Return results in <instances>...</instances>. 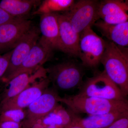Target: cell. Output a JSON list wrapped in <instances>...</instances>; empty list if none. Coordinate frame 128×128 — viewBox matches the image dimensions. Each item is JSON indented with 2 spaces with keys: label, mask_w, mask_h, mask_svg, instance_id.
Masks as SVG:
<instances>
[{
  "label": "cell",
  "mask_w": 128,
  "mask_h": 128,
  "mask_svg": "<svg viewBox=\"0 0 128 128\" xmlns=\"http://www.w3.org/2000/svg\"><path fill=\"white\" fill-rule=\"evenodd\" d=\"M100 63L103 65L107 75L126 98L128 94V48L106 41V48Z\"/></svg>",
  "instance_id": "cell-1"
},
{
  "label": "cell",
  "mask_w": 128,
  "mask_h": 128,
  "mask_svg": "<svg viewBox=\"0 0 128 128\" xmlns=\"http://www.w3.org/2000/svg\"><path fill=\"white\" fill-rule=\"evenodd\" d=\"M58 102L64 104L76 114L91 115L108 113L117 110H128V101L113 100L81 96L78 94L59 97Z\"/></svg>",
  "instance_id": "cell-2"
},
{
  "label": "cell",
  "mask_w": 128,
  "mask_h": 128,
  "mask_svg": "<svg viewBox=\"0 0 128 128\" xmlns=\"http://www.w3.org/2000/svg\"><path fill=\"white\" fill-rule=\"evenodd\" d=\"M48 78L54 89L67 91L80 87L83 82L84 68L73 61H66L46 69Z\"/></svg>",
  "instance_id": "cell-3"
},
{
  "label": "cell",
  "mask_w": 128,
  "mask_h": 128,
  "mask_svg": "<svg viewBox=\"0 0 128 128\" xmlns=\"http://www.w3.org/2000/svg\"><path fill=\"white\" fill-rule=\"evenodd\" d=\"M78 95L113 100H127L118 86L108 76L104 70L98 72L83 81Z\"/></svg>",
  "instance_id": "cell-4"
},
{
  "label": "cell",
  "mask_w": 128,
  "mask_h": 128,
  "mask_svg": "<svg viewBox=\"0 0 128 128\" xmlns=\"http://www.w3.org/2000/svg\"><path fill=\"white\" fill-rule=\"evenodd\" d=\"M106 41L89 28L80 34L79 48L82 65L84 68L95 69L100 64L105 51Z\"/></svg>",
  "instance_id": "cell-5"
},
{
  "label": "cell",
  "mask_w": 128,
  "mask_h": 128,
  "mask_svg": "<svg viewBox=\"0 0 128 128\" xmlns=\"http://www.w3.org/2000/svg\"><path fill=\"white\" fill-rule=\"evenodd\" d=\"M100 2L96 0H80L75 2L64 14L67 17L73 30L80 34L91 28L98 20Z\"/></svg>",
  "instance_id": "cell-6"
},
{
  "label": "cell",
  "mask_w": 128,
  "mask_h": 128,
  "mask_svg": "<svg viewBox=\"0 0 128 128\" xmlns=\"http://www.w3.org/2000/svg\"><path fill=\"white\" fill-rule=\"evenodd\" d=\"M60 96L56 89L48 88L25 111L22 122L23 128H31L40 120L52 112L59 105Z\"/></svg>",
  "instance_id": "cell-7"
},
{
  "label": "cell",
  "mask_w": 128,
  "mask_h": 128,
  "mask_svg": "<svg viewBox=\"0 0 128 128\" xmlns=\"http://www.w3.org/2000/svg\"><path fill=\"white\" fill-rule=\"evenodd\" d=\"M53 51L45 41L40 38L20 66L4 81L8 84L12 79L22 73L32 74L50 58Z\"/></svg>",
  "instance_id": "cell-8"
},
{
  "label": "cell",
  "mask_w": 128,
  "mask_h": 128,
  "mask_svg": "<svg viewBox=\"0 0 128 128\" xmlns=\"http://www.w3.org/2000/svg\"><path fill=\"white\" fill-rule=\"evenodd\" d=\"M50 82L48 76L36 81L16 96L0 105V112L27 108L48 88Z\"/></svg>",
  "instance_id": "cell-9"
},
{
  "label": "cell",
  "mask_w": 128,
  "mask_h": 128,
  "mask_svg": "<svg viewBox=\"0 0 128 128\" xmlns=\"http://www.w3.org/2000/svg\"><path fill=\"white\" fill-rule=\"evenodd\" d=\"M40 33L39 29L32 27L17 43L12 50L7 70L2 78L3 80H6L20 66L32 48L38 41Z\"/></svg>",
  "instance_id": "cell-10"
},
{
  "label": "cell",
  "mask_w": 128,
  "mask_h": 128,
  "mask_svg": "<svg viewBox=\"0 0 128 128\" xmlns=\"http://www.w3.org/2000/svg\"><path fill=\"white\" fill-rule=\"evenodd\" d=\"M32 27L31 21L24 18H16L0 25V52L14 47Z\"/></svg>",
  "instance_id": "cell-11"
},
{
  "label": "cell",
  "mask_w": 128,
  "mask_h": 128,
  "mask_svg": "<svg viewBox=\"0 0 128 128\" xmlns=\"http://www.w3.org/2000/svg\"><path fill=\"white\" fill-rule=\"evenodd\" d=\"M57 16L61 51L72 56L79 57L80 34L73 30L64 14H57Z\"/></svg>",
  "instance_id": "cell-12"
},
{
  "label": "cell",
  "mask_w": 128,
  "mask_h": 128,
  "mask_svg": "<svg viewBox=\"0 0 128 128\" xmlns=\"http://www.w3.org/2000/svg\"><path fill=\"white\" fill-rule=\"evenodd\" d=\"M46 69L41 66L32 74L22 73L15 76L8 83L9 87L1 98L0 105L16 96L36 81L38 79L48 77Z\"/></svg>",
  "instance_id": "cell-13"
},
{
  "label": "cell",
  "mask_w": 128,
  "mask_h": 128,
  "mask_svg": "<svg viewBox=\"0 0 128 128\" xmlns=\"http://www.w3.org/2000/svg\"><path fill=\"white\" fill-rule=\"evenodd\" d=\"M73 113V121L70 126L85 128H106L118 119L128 117V110H117L105 114L91 115L86 118H80Z\"/></svg>",
  "instance_id": "cell-14"
},
{
  "label": "cell",
  "mask_w": 128,
  "mask_h": 128,
  "mask_svg": "<svg viewBox=\"0 0 128 128\" xmlns=\"http://www.w3.org/2000/svg\"><path fill=\"white\" fill-rule=\"evenodd\" d=\"M41 16L39 30L42 34L41 38L53 50L61 51L57 13H49Z\"/></svg>",
  "instance_id": "cell-15"
},
{
  "label": "cell",
  "mask_w": 128,
  "mask_h": 128,
  "mask_svg": "<svg viewBox=\"0 0 128 128\" xmlns=\"http://www.w3.org/2000/svg\"><path fill=\"white\" fill-rule=\"evenodd\" d=\"M94 25L108 41L120 47H128V21L120 24L112 25L105 23L102 20H98Z\"/></svg>",
  "instance_id": "cell-16"
},
{
  "label": "cell",
  "mask_w": 128,
  "mask_h": 128,
  "mask_svg": "<svg viewBox=\"0 0 128 128\" xmlns=\"http://www.w3.org/2000/svg\"><path fill=\"white\" fill-rule=\"evenodd\" d=\"M40 1L36 0H2L0 8L14 18H23Z\"/></svg>",
  "instance_id": "cell-17"
},
{
  "label": "cell",
  "mask_w": 128,
  "mask_h": 128,
  "mask_svg": "<svg viewBox=\"0 0 128 128\" xmlns=\"http://www.w3.org/2000/svg\"><path fill=\"white\" fill-rule=\"evenodd\" d=\"M73 0H45L33 13L40 15L68 10L74 3Z\"/></svg>",
  "instance_id": "cell-18"
},
{
  "label": "cell",
  "mask_w": 128,
  "mask_h": 128,
  "mask_svg": "<svg viewBox=\"0 0 128 128\" xmlns=\"http://www.w3.org/2000/svg\"><path fill=\"white\" fill-rule=\"evenodd\" d=\"M128 10V1L121 0H105L99 2L98 15L99 18L107 15L120 12H127Z\"/></svg>",
  "instance_id": "cell-19"
},
{
  "label": "cell",
  "mask_w": 128,
  "mask_h": 128,
  "mask_svg": "<svg viewBox=\"0 0 128 128\" xmlns=\"http://www.w3.org/2000/svg\"><path fill=\"white\" fill-rule=\"evenodd\" d=\"M25 111L22 109H12L0 112V122H12L22 123L25 118Z\"/></svg>",
  "instance_id": "cell-20"
},
{
  "label": "cell",
  "mask_w": 128,
  "mask_h": 128,
  "mask_svg": "<svg viewBox=\"0 0 128 128\" xmlns=\"http://www.w3.org/2000/svg\"><path fill=\"white\" fill-rule=\"evenodd\" d=\"M101 18L105 23L112 25H116L128 21V16L127 12H123L104 16Z\"/></svg>",
  "instance_id": "cell-21"
},
{
  "label": "cell",
  "mask_w": 128,
  "mask_h": 128,
  "mask_svg": "<svg viewBox=\"0 0 128 128\" xmlns=\"http://www.w3.org/2000/svg\"><path fill=\"white\" fill-rule=\"evenodd\" d=\"M12 50L0 57V80L3 78L7 70Z\"/></svg>",
  "instance_id": "cell-22"
},
{
  "label": "cell",
  "mask_w": 128,
  "mask_h": 128,
  "mask_svg": "<svg viewBox=\"0 0 128 128\" xmlns=\"http://www.w3.org/2000/svg\"><path fill=\"white\" fill-rule=\"evenodd\" d=\"M106 128H128V117L118 119Z\"/></svg>",
  "instance_id": "cell-23"
},
{
  "label": "cell",
  "mask_w": 128,
  "mask_h": 128,
  "mask_svg": "<svg viewBox=\"0 0 128 128\" xmlns=\"http://www.w3.org/2000/svg\"><path fill=\"white\" fill-rule=\"evenodd\" d=\"M16 18L10 16L4 10L0 8V25L8 22Z\"/></svg>",
  "instance_id": "cell-24"
},
{
  "label": "cell",
  "mask_w": 128,
  "mask_h": 128,
  "mask_svg": "<svg viewBox=\"0 0 128 128\" xmlns=\"http://www.w3.org/2000/svg\"><path fill=\"white\" fill-rule=\"evenodd\" d=\"M0 128H23L22 123L12 122H0Z\"/></svg>",
  "instance_id": "cell-25"
},
{
  "label": "cell",
  "mask_w": 128,
  "mask_h": 128,
  "mask_svg": "<svg viewBox=\"0 0 128 128\" xmlns=\"http://www.w3.org/2000/svg\"><path fill=\"white\" fill-rule=\"evenodd\" d=\"M31 128H45L43 125L41 123L38 122L34 124Z\"/></svg>",
  "instance_id": "cell-26"
},
{
  "label": "cell",
  "mask_w": 128,
  "mask_h": 128,
  "mask_svg": "<svg viewBox=\"0 0 128 128\" xmlns=\"http://www.w3.org/2000/svg\"><path fill=\"white\" fill-rule=\"evenodd\" d=\"M68 128H83V127H81V126H73V125H71Z\"/></svg>",
  "instance_id": "cell-27"
},
{
  "label": "cell",
  "mask_w": 128,
  "mask_h": 128,
  "mask_svg": "<svg viewBox=\"0 0 128 128\" xmlns=\"http://www.w3.org/2000/svg\"><path fill=\"white\" fill-rule=\"evenodd\" d=\"M1 100V98L0 96V102Z\"/></svg>",
  "instance_id": "cell-28"
},
{
  "label": "cell",
  "mask_w": 128,
  "mask_h": 128,
  "mask_svg": "<svg viewBox=\"0 0 128 128\" xmlns=\"http://www.w3.org/2000/svg\"></svg>",
  "instance_id": "cell-29"
}]
</instances>
